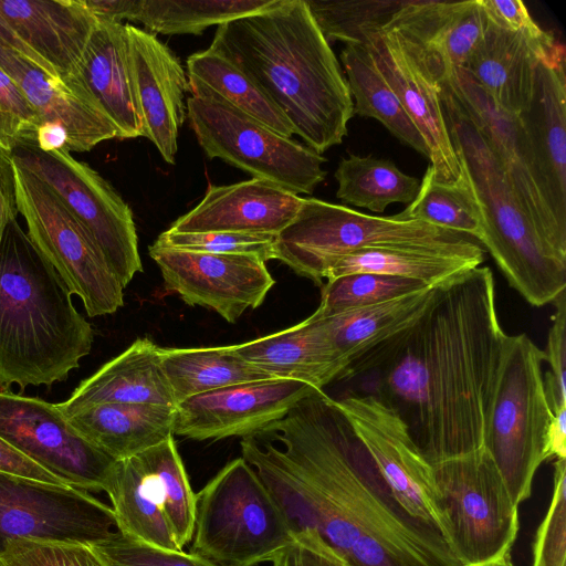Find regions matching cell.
<instances>
[{"instance_id":"cell-29","label":"cell","mask_w":566,"mask_h":566,"mask_svg":"<svg viewBox=\"0 0 566 566\" xmlns=\"http://www.w3.org/2000/svg\"><path fill=\"white\" fill-rule=\"evenodd\" d=\"M105 402L176 407L161 366L159 346L146 337L136 339L81 381L71 397L56 407L67 417L87 406Z\"/></svg>"},{"instance_id":"cell-37","label":"cell","mask_w":566,"mask_h":566,"mask_svg":"<svg viewBox=\"0 0 566 566\" xmlns=\"http://www.w3.org/2000/svg\"><path fill=\"white\" fill-rule=\"evenodd\" d=\"M275 0H130L127 20L153 34H201L240 17L260 12Z\"/></svg>"},{"instance_id":"cell-56","label":"cell","mask_w":566,"mask_h":566,"mask_svg":"<svg viewBox=\"0 0 566 566\" xmlns=\"http://www.w3.org/2000/svg\"><path fill=\"white\" fill-rule=\"evenodd\" d=\"M482 566H514L511 562L510 556H506L504 558H501L499 560L482 565Z\"/></svg>"},{"instance_id":"cell-10","label":"cell","mask_w":566,"mask_h":566,"mask_svg":"<svg viewBox=\"0 0 566 566\" xmlns=\"http://www.w3.org/2000/svg\"><path fill=\"white\" fill-rule=\"evenodd\" d=\"M11 156L54 191L123 287L143 272L132 210L96 170L76 160L66 148L42 150L35 144H24Z\"/></svg>"},{"instance_id":"cell-43","label":"cell","mask_w":566,"mask_h":566,"mask_svg":"<svg viewBox=\"0 0 566 566\" xmlns=\"http://www.w3.org/2000/svg\"><path fill=\"white\" fill-rule=\"evenodd\" d=\"M275 235L231 232H176L170 229L160 233L153 243L176 250L256 256L263 262L274 259Z\"/></svg>"},{"instance_id":"cell-15","label":"cell","mask_w":566,"mask_h":566,"mask_svg":"<svg viewBox=\"0 0 566 566\" xmlns=\"http://www.w3.org/2000/svg\"><path fill=\"white\" fill-rule=\"evenodd\" d=\"M115 530L112 507L90 492L0 471V549L18 538L92 545Z\"/></svg>"},{"instance_id":"cell-12","label":"cell","mask_w":566,"mask_h":566,"mask_svg":"<svg viewBox=\"0 0 566 566\" xmlns=\"http://www.w3.org/2000/svg\"><path fill=\"white\" fill-rule=\"evenodd\" d=\"M13 164L18 211L33 244L90 317L115 313L124 304V287L83 227L44 181Z\"/></svg>"},{"instance_id":"cell-27","label":"cell","mask_w":566,"mask_h":566,"mask_svg":"<svg viewBox=\"0 0 566 566\" xmlns=\"http://www.w3.org/2000/svg\"><path fill=\"white\" fill-rule=\"evenodd\" d=\"M560 46L557 41L541 42L488 20L463 67L500 108L518 115L531 98L539 61Z\"/></svg>"},{"instance_id":"cell-7","label":"cell","mask_w":566,"mask_h":566,"mask_svg":"<svg viewBox=\"0 0 566 566\" xmlns=\"http://www.w3.org/2000/svg\"><path fill=\"white\" fill-rule=\"evenodd\" d=\"M283 513L242 458L196 493L191 552L219 566L270 562L294 538Z\"/></svg>"},{"instance_id":"cell-36","label":"cell","mask_w":566,"mask_h":566,"mask_svg":"<svg viewBox=\"0 0 566 566\" xmlns=\"http://www.w3.org/2000/svg\"><path fill=\"white\" fill-rule=\"evenodd\" d=\"M354 114L379 120L401 143L429 157L428 147L395 92L378 72L365 45L346 44L342 50Z\"/></svg>"},{"instance_id":"cell-50","label":"cell","mask_w":566,"mask_h":566,"mask_svg":"<svg viewBox=\"0 0 566 566\" xmlns=\"http://www.w3.org/2000/svg\"><path fill=\"white\" fill-rule=\"evenodd\" d=\"M490 22L527 36L545 42H555V38L544 31L530 15L527 8L520 0H480Z\"/></svg>"},{"instance_id":"cell-17","label":"cell","mask_w":566,"mask_h":566,"mask_svg":"<svg viewBox=\"0 0 566 566\" xmlns=\"http://www.w3.org/2000/svg\"><path fill=\"white\" fill-rule=\"evenodd\" d=\"M165 287L188 305L217 312L235 323L248 310L259 307L275 281L256 256L212 254L149 247Z\"/></svg>"},{"instance_id":"cell-14","label":"cell","mask_w":566,"mask_h":566,"mask_svg":"<svg viewBox=\"0 0 566 566\" xmlns=\"http://www.w3.org/2000/svg\"><path fill=\"white\" fill-rule=\"evenodd\" d=\"M0 438L65 484L105 491L115 459L86 440L56 405L0 390Z\"/></svg>"},{"instance_id":"cell-32","label":"cell","mask_w":566,"mask_h":566,"mask_svg":"<svg viewBox=\"0 0 566 566\" xmlns=\"http://www.w3.org/2000/svg\"><path fill=\"white\" fill-rule=\"evenodd\" d=\"M439 285L329 316L318 314L335 348L349 366L415 324L432 304Z\"/></svg>"},{"instance_id":"cell-22","label":"cell","mask_w":566,"mask_h":566,"mask_svg":"<svg viewBox=\"0 0 566 566\" xmlns=\"http://www.w3.org/2000/svg\"><path fill=\"white\" fill-rule=\"evenodd\" d=\"M303 198L259 178L210 186L202 200L169 228L176 232L280 233Z\"/></svg>"},{"instance_id":"cell-52","label":"cell","mask_w":566,"mask_h":566,"mask_svg":"<svg viewBox=\"0 0 566 566\" xmlns=\"http://www.w3.org/2000/svg\"><path fill=\"white\" fill-rule=\"evenodd\" d=\"M0 471L42 482L65 484L60 479L21 454L2 438H0Z\"/></svg>"},{"instance_id":"cell-6","label":"cell","mask_w":566,"mask_h":566,"mask_svg":"<svg viewBox=\"0 0 566 566\" xmlns=\"http://www.w3.org/2000/svg\"><path fill=\"white\" fill-rule=\"evenodd\" d=\"M544 353L526 334L509 335L484 428L483 449L520 505L546 461L553 416L544 385Z\"/></svg>"},{"instance_id":"cell-25","label":"cell","mask_w":566,"mask_h":566,"mask_svg":"<svg viewBox=\"0 0 566 566\" xmlns=\"http://www.w3.org/2000/svg\"><path fill=\"white\" fill-rule=\"evenodd\" d=\"M233 350L272 378L300 381L319 390L343 379L348 366L317 311L292 327L233 345Z\"/></svg>"},{"instance_id":"cell-45","label":"cell","mask_w":566,"mask_h":566,"mask_svg":"<svg viewBox=\"0 0 566 566\" xmlns=\"http://www.w3.org/2000/svg\"><path fill=\"white\" fill-rule=\"evenodd\" d=\"M90 546L108 566H219L196 554L154 546L117 530Z\"/></svg>"},{"instance_id":"cell-21","label":"cell","mask_w":566,"mask_h":566,"mask_svg":"<svg viewBox=\"0 0 566 566\" xmlns=\"http://www.w3.org/2000/svg\"><path fill=\"white\" fill-rule=\"evenodd\" d=\"M125 28L143 136L156 146L166 163L174 165L179 128L187 115V73L155 34L128 23Z\"/></svg>"},{"instance_id":"cell-28","label":"cell","mask_w":566,"mask_h":566,"mask_svg":"<svg viewBox=\"0 0 566 566\" xmlns=\"http://www.w3.org/2000/svg\"><path fill=\"white\" fill-rule=\"evenodd\" d=\"M0 13L62 82L78 65L97 22L83 0H0Z\"/></svg>"},{"instance_id":"cell-35","label":"cell","mask_w":566,"mask_h":566,"mask_svg":"<svg viewBox=\"0 0 566 566\" xmlns=\"http://www.w3.org/2000/svg\"><path fill=\"white\" fill-rule=\"evenodd\" d=\"M159 356L176 405L219 388L274 379L241 358L233 345L163 348Z\"/></svg>"},{"instance_id":"cell-16","label":"cell","mask_w":566,"mask_h":566,"mask_svg":"<svg viewBox=\"0 0 566 566\" xmlns=\"http://www.w3.org/2000/svg\"><path fill=\"white\" fill-rule=\"evenodd\" d=\"M436 81L483 137L542 238L566 256V230L557 223L534 180L517 115L500 108L464 67H446Z\"/></svg>"},{"instance_id":"cell-49","label":"cell","mask_w":566,"mask_h":566,"mask_svg":"<svg viewBox=\"0 0 566 566\" xmlns=\"http://www.w3.org/2000/svg\"><path fill=\"white\" fill-rule=\"evenodd\" d=\"M270 562L272 566H346L342 557L312 530L297 533Z\"/></svg>"},{"instance_id":"cell-40","label":"cell","mask_w":566,"mask_h":566,"mask_svg":"<svg viewBox=\"0 0 566 566\" xmlns=\"http://www.w3.org/2000/svg\"><path fill=\"white\" fill-rule=\"evenodd\" d=\"M155 493L182 549L192 537L196 513V493L192 491L174 437L137 454Z\"/></svg>"},{"instance_id":"cell-47","label":"cell","mask_w":566,"mask_h":566,"mask_svg":"<svg viewBox=\"0 0 566 566\" xmlns=\"http://www.w3.org/2000/svg\"><path fill=\"white\" fill-rule=\"evenodd\" d=\"M42 122L15 82L0 67V148L35 144Z\"/></svg>"},{"instance_id":"cell-34","label":"cell","mask_w":566,"mask_h":566,"mask_svg":"<svg viewBox=\"0 0 566 566\" xmlns=\"http://www.w3.org/2000/svg\"><path fill=\"white\" fill-rule=\"evenodd\" d=\"M104 492L111 500L119 533L161 548L182 551L137 454L116 460Z\"/></svg>"},{"instance_id":"cell-44","label":"cell","mask_w":566,"mask_h":566,"mask_svg":"<svg viewBox=\"0 0 566 566\" xmlns=\"http://www.w3.org/2000/svg\"><path fill=\"white\" fill-rule=\"evenodd\" d=\"M1 566H108L87 544L10 539L0 549Z\"/></svg>"},{"instance_id":"cell-5","label":"cell","mask_w":566,"mask_h":566,"mask_svg":"<svg viewBox=\"0 0 566 566\" xmlns=\"http://www.w3.org/2000/svg\"><path fill=\"white\" fill-rule=\"evenodd\" d=\"M438 85L452 146L482 209V243L527 303L536 307L553 303L566 290V258L542 238L483 137L449 92Z\"/></svg>"},{"instance_id":"cell-53","label":"cell","mask_w":566,"mask_h":566,"mask_svg":"<svg viewBox=\"0 0 566 566\" xmlns=\"http://www.w3.org/2000/svg\"><path fill=\"white\" fill-rule=\"evenodd\" d=\"M0 45L24 56L49 75L56 77L52 69L19 36L1 13Z\"/></svg>"},{"instance_id":"cell-1","label":"cell","mask_w":566,"mask_h":566,"mask_svg":"<svg viewBox=\"0 0 566 566\" xmlns=\"http://www.w3.org/2000/svg\"><path fill=\"white\" fill-rule=\"evenodd\" d=\"M493 273L476 266L440 283L408 329L349 365L407 423L430 464L483 449L489 407L507 339Z\"/></svg>"},{"instance_id":"cell-57","label":"cell","mask_w":566,"mask_h":566,"mask_svg":"<svg viewBox=\"0 0 566 566\" xmlns=\"http://www.w3.org/2000/svg\"><path fill=\"white\" fill-rule=\"evenodd\" d=\"M1 566V565H0Z\"/></svg>"},{"instance_id":"cell-18","label":"cell","mask_w":566,"mask_h":566,"mask_svg":"<svg viewBox=\"0 0 566 566\" xmlns=\"http://www.w3.org/2000/svg\"><path fill=\"white\" fill-rule=\"evenodd\" d=\"M313 389L274 378L200 394L176 405L174 434L199 441L252 436L283 418Z\"/></svg>"},{"instance_id":"cell-26","label":"cell","mask_w":566,"mask_h":566,"mask_svg":"<svg viewBox=\"0 0 566 566\" xmlns=\"http://www.w3.org/2000/svg\"><path fill=\"white\" fill-rule=\"evenodd\" d=\"M0 67L15 82L43 123L64 128L70 151H90L118 132L90 97L74 93L24 56L0 45Z\"/></svg>"},{"instance_id":"cell-55","label":"cell","mask_w":566,"mask_h":566,"mask_svg":"<svg viewBox=\"0 0 566 566\" xmlns=\"http://www.w3.org/2000/svg\"><path fill=\"white\" fill-rule=\"evenodd\" d=\"M35 145L42 150L67 149V136L63 127L43 123L38 129Z\"/></svg>"},{"instance_id":"cell-8","label":"cell","mask_w":566,"mask_h":566,"mask_svg":"<svg viewBox=\"0 0 566 566\" xmlns=\"http://www.w3.org/2000/svg\"><path fill=\"white\" fill-rule=\"evenodd\" d=\"M431 465L442 534L462 566L510 556L518 532V505L486 451Z\"/></svg>"},{"instance_id":"cell-38","label":"cell","mask_w":566,"mask_h":566,"mask_svg":"<svg viewBox=\"0 0 566 566\" xmlns=\"http://www.w3.org/2000/svg\"><path fill=\"white\" fill-rule=\"evenodd\" d=\"M336 197L345 205L384 212L391 203L410 205L420 180L403 174L391 160L371 155L343 158L334 174Z\"/></svg>"},{"instance_id":"cell-9","label":"cell","mask_w":566,"mask_h":566,"mask_svg":"<svg viewBox=\"0 0 566 566\" xmlns=\"http://www.w3.org/2000/svg\"><path fill=\"white\" fill-rule=\"evenodd\" d=\"M463 234L428 223L366 214L343 205L303 198L294 219L275 235L274 259L323 286L329 268L342 256L369 247L439 245Z\"/></svg>"},{"instance_id":"cell-11","label":"cell","mask_w":566,"mask_h":566,"mask_svg":"<svg viewBox=\"0 0 566 566\" xmlns=\"http://www.w3.org/2000/svg\"><path fill=\"white\" fill-rule=\"evenodd\" d=\"M186 107L190 127L210 159H222L295 195H311L324 181L325 157L235 107L193 96Z\"/></svg>"},{"instance_id":"cell-51","label":"cell","mask_w":566,"mask_h":566,"mask_svg":"<svg viewBox=\"0 0 566 566\" xmlns=\"http://www.w3.org/2000/svg\"><path fill=\"white\" fill-rule=\"evenodd\" d=\"M18 213L14 164L11 153L0 148V243L7 224Z\"/></svg>"},{"instance_id":"cell-4","label":"cell","mask_w":566,"mask_h":566,"mask_svg":"<svg viewBox=\"0 0 566 566\" xmlns=\"http://www.w3.org/2000/svg\"><path fill=\"white\" fill-rule=\"evenodd\" d=\"M93 338L59 273L11 220L0 243V388L65 380Z\"/></svg>"},{"instance_id":"cell-42","label":"cell","mask_w":566,"mask_h":566,"mask_svg":"<svg viewBox=\"0 0 566 566\" xmlns=\"http://www.w3.org/2000/svg\"><path fill=\"white\" fill-rule=\"evenodd\" d=\"M427 286L422 281L382 275L355 273L328 280L322 286L317 312L329 316L347 310L377 304L400 297Z\"/></svg>"},{"instance_id":"cell-54","label":"cell","mask_w":566,"mask_h":566,"mask_svg":"<svg viewBox=\"0 0 566 566\" xmlns=\"http://www.w3.org/2000/svg\"><path fill=\"white\" fill-rule=\"evenodd\" d=\"M566 459V407L553 412L546 437V460Z\"/></svg>"},{"instance_id":"cell-39","label":"cell","mask_w":566,"mask_h":566,"mask_svg":"<svg viewBox=\"0 0 566 566\" xmlns=\"http://www.w3.org/2000/svg\"><path fill=\"white\" fill-rule=\"evenodd\" d=\"M459 164L462 174L453 184L437 181L427 168L415 200L399 216L472 235L482 242V209L465 167L460 160Z\"/></svg>"},{"instance_id":"cell-19","label":"cell","mask_w":566,"mask_h":566,"mask_svg":"<svg viewBox=\"0 0 566 566\" xmlns=\"http://www.w3.org/2000/svg\"><path fill=\"white\" fill-rule=\"evenodd\" d=\"M365 46L424 140L432 177L457 182L462 172L444 120L439 85L415 46L396 30L376 33Z\"/></svg>"},{"instance_id":"cell-48","label":"cell","mask_w":566,"mask_h":566,"mask_svg":"<svg viewBox=\"0 0 566 566\" xmlns=\"http://www.w3.org/2000/svg\"><path fill=\"white\" fill-rule=\"evenodd\" d=\"M553 304L555 310L543 350L551 367L544 375V385L552 412L566 407V293L559 294Z\"/></svg>"},{"instance_id":"cell-23","label":"cell","mask_w":566,"mask_h":566,"mask_svg":"<svg viewBox=\"0 0 566 566\" xmlns=\"http://www.w3.org/2000/svg\"><path fill=\"white\" fill-rule=\"evenodd\" d=\"M486 24L480 0H408L385 30L408 39L437 78L446 67L465 65Z\"/></svg>"},{"instance_id":"cell-2","label":"cell","mask_w":566,"mask_h":566,"mask_svg":"<svg viewBox=\"0 0 566 566\" xmlns=\"http://www.w3.org/2000/svg\"><path fill=\"white\" fill-rule=\"evenodd\" d=\"M255 434L284 467L274 497L294 535L317 532L346 566H462L443 537L400 509L324 390Z\"/></svg>"},{"instance_id":"cell-24","label":"cell","mask_w":566,"mask_h":566,"mask_svg":"<svg viewBox=\"0 0 566 566\" xmlns=\"http://www.w3.org/2000/svg\"><path fill=\"white\" fill-rule=\"evenodd\" d=\"M82 87L112 120L118 138L143 136L125 23L97 18L82 59L63 83Z\"/></svg>"},{"instance_id":"cell-46","label":"cell","mask_w":566,"mask_h":566,"mask_svg":"<svg viewBox=\"0 0 566 566\" xmlns=\"http://www.w3.org/2000/svg\"><path fill=\"white\" fill-rule=\"evenodd\" d=\"M532 566H566V459L554 463L552 499L535 534Z\"/></svg>"},{"instance_id":"cell-3","label":"cell","mask_w":566,"mask_h":566,"mask_svg":"<svg viewBox=\"0 0 566 566\" xmlns=\"http://www.w3.org/2000/svg\"><path fill=\"white\" fill-rule=\"evenodd\" d=\"M212 50L232 61L319 155L339 145L354 116L348 83L305 0H275L219 25Z\"/></svg>"},{"instance_id":"cell-20","label":"cell","mask_w":566,"mask_h":566,"mask_svg":"<svg viewBox=\"0 0 566 566\" xmlns=\"http://www.w3.org/2000/svg\"><path fill=\"white\" fill-rule=\"evenodd\" d=\"M534 180L557 223L566 230V75L562 45L539 61L534 88L517 115Z\"/></svg>"},{"instance_id":"cell-33","label":"cell","mask_w":566,"mask_h":566,"mask_svg":"<svg viewBox=\"0 0 566 566\" xmlns=\"http://www.w3.org/2000/svg\"><path fill=\"white\" fill-rule=\"evenodd\" d=\"M189 91L193 97L224 102L273 132L291 137L284 113L232 61L208 48L187 59Z\"/></svg>"},{"instance_id":"cell-31","label":"cell","mask_w":566,"mask_h":566,"mask_svg":"<svg viewBox=\"0 0 566 566\" xmlns=\"http://www.w3.org/2000/svg\"><path fill=\"white\" fill-rule=\"evenodd\" d=\"M86 440L115 460L136 455L174 437L175 407L96 403L66 417Z\"/></svg>"},{"instance_id":"cell-30","label":"cell","mask_w":566,"mask_h":566,"mask_svg":"<svg viewBox=\"0 0 566 566\" xmlns=\"http://www.w3.org/2000/svg\"><path fill=\"white\" fill-rule=\"evenodd\" d=\"M483 249L467 237L439 245L369 247L339 258L327 271L333 280L355 273H376L413 279L436 285L480 266Z\"/></svg>"},{"instance_id":"cell-13","label":"cell","mask_w":566,"mask_h":566,"mask_svg":"<svg viewBox=\"0 0 566 566\" xmlns=\"http://www.w3.org/2000/svg\"><path fill=\"white\" fill-rule=\"evenodd\" d=\"M335 400L400 509L418 524L443 537L432 465L420 452L401 416L371 394Z\"/></svg>"},{"instance_id":"cell-41","label":"cell","mask_w":566,"mask_h":566,"mask_svg":"<svg viewBox=\"0 0 566 566\" xmlns=\"http://www.w3.org/2000/svg\"><path fill=\"white\" fill-rule=\"evenodd\" d=\"M306 1V0H305ZM408 0L306 1L323 35L345 44L366 45L384 31Z\"/></svg>"}]
</instances>
